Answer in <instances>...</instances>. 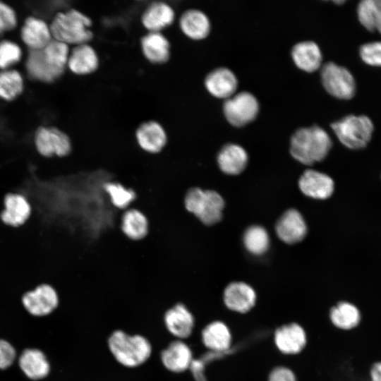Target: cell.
<instances>
[{"label":"cell","instance_id":"cell-1","mask_svg":"<svg viewBox=\"0 0 381 381\" xmlns=\"http://www.w3.org/2000/svg\"><path fill=\"white\" fill-rule=\"evenodd\" d=\"M69 53L67 44L53 38L42 49H28L25 61L28 75L42 83L55 82L67 68Z\"/></svg>","mask_w":381,"mask_h":381},{"label":"cell","instance_id":"cell-2","mask_svg":"<svg viewBox=\"0 0 381 381\" xmlns=\"http://www.w3.org/2000/svg\"><path fill=\"white\" fill-rule=\"evenodd\" d=\"M332 146L327 133L318 126H313L295 131L291 138L290 153L301 164L311 165L323 160Z\"/></svg>","mask_w":381,"mask_h":381},{"label":"cell","instance_id":"cell-3","mask_svg":"<svg viewBox=\"0 0 381 381\" xmlns=\"http://www.w3.org/2000/svg\"><path fill=\"white\" fill-rule=\"evenodd\" d=\"M91 19L75 8L58 12L49 28L52 38L69 46L88 43L93 38Z\"/></svg>","mask_w":381,"mask_h":381},{"label":"cell","instance_id":"cell-4","mask_svg":"<svg viewBox=\"0 0 381 381\" xmlns=\"http://www.w3.org/2000/svg\"><path fill=\"white\" fill-rule=\"evenodd\" d=\"M224 205L222 196L213 189L193 187L187 190L184 198L186 210L206 226H212L222 220Z\"/></svg>","mask_w":381,"mask_h":381},{"label":"cell","instance_id":"cell-5","mask_svg":"<svg viewBox=\"0 0 381 381\" xmlns=\"http://www.w3.org/2000/svg\"><path fill=\"white\" fill-rule=\"evenodd\" d=\"M109 349L122 365L134 368L144 363L150 356L152 347L144 337L128 335L121 330L114 331L108 339Z\"/></svg>","mask_w":381,"mask_h":381},{"label":"cell","instance_id":"cell-6","mask_svg":"<svg viewBox=\"0 0 381 381\" xmlns=\"http://www.w3.org/2000/svg\"><path fill=\"white\" fill-rule=\"evenodd\" d=\"M339 141L346 147L359 150L365 147L371 139L374 126L366 116L349 115L331 124Z\"/></svg>","mask_w":381,"mask_h":381},{"label":"cell","instance_id":"cell-7","mask_svg":"<svg viewBox=\"0 0 381 381\" xmlns=\"http://www.w3.org/2000/svg\"><path fill=\"white\" fill-rule=\"evenodd\" d=\"M34 147L44 158L66 157L73 150V142L64 131L55 126H39L34 133Z\"/></svg>","mask_w":381,"mask_h":381},{"label":"cell","instance_id":"cell-8","mask_svg":"<svg viewBox=\"0 0 381 381\" xmlns=\"http://www.w3.org/2000/svg\"><path fill=\"white\" fill-rule=\"evenodd\" d=\"M321 80L325 90L341 99H349L356 92V82L350 71L333 62H328L321 68Z\"/></svg>","mask_w":381,"mask_h":381},{"label":"cell","instance_id":"cell-9","mask_svg":"<svg viewBox=\"0 0 381 381\" xmlns=\"http://www.w3.org/2000/svg\"><path fill=\"white\" fill-rule=\"evenodd\" d=\"M223 111L230 124L241 127L256 118L259 104L253 95L248 92H241L224 101Z\"/></svg>","mask_w":381,"mask_h":381},{"label":"cell","instance_id":"cell-10","mask_svg":"<svg viewBox=\"0 0 381 381\" xmlns=\"http://www.w3.org/2000/svg\"><path fill=\"white\" fill-rule=\"evenodd\" d=\"M21 302L25 309L31 315L45 316L57 308L59 296L52 285L41 284L23 294Z\"/></svg>","mask_w":381,"mask_h":381},{"label":"cell","instance_id":"cell-11","mask_svg":"<svg viewBox=\"0 0 381 381\" xmlns=\"http://www.w3.org/2000/svg\"><path fill=\"white\" fill-rule=\"evenodd\" d=\"M135 141L143 152L157 155L167 145L168 135L164 128L156 121L142 123L135 133Z\"/></svg>","mask_w":381,"mask_h":381},{"label":"cell","instance_id":"cell-12","mask_svg":"<svg viewBox=\"0 0 381 381\" xmlns=\"http://www.w3.org/2000/svg\"><path fill=\"white\" fill-rule=\"evenodd\" d=\"M4 208L0 218L4 224L11 227H19L26 223L32 213V207L23 194L8 193L4 199Z\"/></svg>","mask_w":381,"mask_h":381},{"label":"cell","instance_id":"cell-13","mask_svg":"<svg viewBox=\"0 0 381 381\" xmlns=\"http://www.w3.org/2000/svg\"><path fill=\"white\" fill-rule=\"evenodd\" d=\"M277 236L284 243L294 244L306 236L307 225L301 214L296 209L286 210L275 226Z\"/></svg>","mask_w":381,"mask_h":381},{"label":"cell","instance_id":"cell-14","mask_svg":"<svg viewBox=\"0 0 381 381\" xmlns=\"http://www.w3.org/2000/svg\"><path fill=\"white\" fill-rule=\"evenodd\" d=\"M223 300L225 306L231 310L245 313L255 305L256 294L248 284L235 282L229 284L224 289Z\"/></svg>","mask_w":381,"mask_h":381},{"label":"cell","instance_id":"cell-15","mask_svg":"<svg viewBox=\"0 0 381 381\" xmlns=\"http://www.w3.org/2000/svg\"><path fill=\"white\" fill-rule=\"evenodd\" d=\"M334 186L333 180L328 175L312 169L305 171L298 181L299 188L304 195L319 200L329 198Z\"/></svg>","mask_w":381,"mask_h":381},{"label":"cell","instance_id":"cell-16","mask_svg":"<svg viewBox=\"0 0 381 381\" xmlns=\"http://www.w3.org/2000/svg\"><path fill=\"white\" fill-rule=\"evenodd\" d=\"M175 11L171 5L164 1L151 3L141 16V23L148 31L162 32V30L173 24Z\"/></svg>","mask_w":381,"mask_h":381},{"label":"cell","instance_id":"cell-17","mask_svg":"<svg viewBox=\"0 0 381 381\" xmlns=\"http://www.w3.org/2000/svg\"><path fill=\"white\" fill-rule=\"evenodd\" d=\"M20 35L28 49H42L52 40L49 25L35 16L25 18Z\"/></svg>","mask_w":381,"mask_h":381},{"label":"cell","instance_id":"cell-18","mask_svg":"<svg viewBox=\"0 0 381 381\" xmlns=\"http://www.w3.org/2000/svg\"><path fill=\"white\" fill-rule=\"evenodd\" d=\"M99 56L88 43L75 46L70 52L67 68L74 74L85 75L94 73L99 67Z\"/></svg>","mask_w":381,"mask_h":381},{"label":"cell","instance_id":"cell-19","mask_svg":"<svg viewBox=\"0 0 381 381\" xmlns=\"http://www.w3.org/2000/svg\"><path fill=\"white\" fill-rule=\"evenodd\" d=\"M205 86L212 96L228 99L235 93L238 87V80L231 70L221 67L212 71L207 75Z\"/></svg>","mask_w":381,"mask_h":381},{"label":"cell","instance_id":"cell-20","mask_svg":"<svg viewBox=\"0 0 381 381\" xmlns=\"http://www.w3.org/2000/svg\"><path fill=\"white\" fill-rule=\"evenodd\" d=\"M274 342L282 353L289 355L296 354L301 352L306 346V332L297 323L285 325L276 330Z\"/></svg>","mask_w":381,"mask_h":381},{"label":"cell","instance_id":"cell-21","mask_svg":"<svg viewBox=\"0 0 381 381\" xmlns=\"http://www.w3.org/2000/svg\"><path fill=\"white\" fill-rule=\"evenodd\" d=\"M164 323L171 334L179 339H184L192 333L194 318L187 307L183 303L179 302L165 313Z\"/></svg>","mask_w":381,"mask_h":381},{"label":"cell","instance_id":"cell-22","mask_svg":"<svg viewBox=\"0 0 381 381\" xmlns=\"http://www.w3.org/2000/svg\"><path fill=\"white\" fill-rule=\"evenodd\" d=\"M140 47L145 58L153 64H163L170 58V42L162 32H147L140 40Z\"/></svg>","mask_w":381,"mask_h":381},{"label":"cell","instance_id":"cell-23","mask_svg":"<svg viewBox=\"0 0 381 381\" xmlns=\"http://www.w3.org/2000/svg\"><path fill=\"white\" fill-rule=\"evenodd\" d=\"M248 156L246 151L236 144H226L219 151L217 162L219 169L229 175H238L246 167Z\"/></svg>","mask_w":381,"mask_h":381},{"label":"cell","instance_id":"cell-24","mask_svg":"<svg viewBox=\"0 0 381 381\" xmlns=\"http://www.w3.org/2000/svg\"><path fill=\"white\" fill-rule=\"evenodd\" d=\"M180 30L190 40H201L206 38L211 29L207 15L198 9H188L181 16L179 21Z\"/></svg>","mask_w":381,"mask_h":381},{"label":"cell","instance_id":"cell-25","mask_svg":"<svg viewBox=\"0 0 381 381\" xmlns=\"http://www.w3.org/2000/svg\"><path fill=\"white\" fill-rule=\"evenodd\" d=\"M164 366L173 373H182L192 365L193 354L184 342L177 340L171 342L161 353Z\"/></svg>","mask_w":381,"mask_h":381},{"label":"cell","instance_id":"cell-26","mask_svg":"<svg viewBox=\"0 0 381 381\" xmlns=\"http://www.w3.org/2000/svg\"><path fill=\"white\" fill-rule=\"evenodd\" d=\"M18 365L23 373L33 380L46 377L50 371L45 354L37 349H25L18 358Z\"/></svg>","mask_w":381,"mask_h":381},{"label":"cell","instance_id":"cell-27","mask_svg":"<svg viewBox=\"0 0 381 381\" xmlns=\"http://www.w3.org/2000/svg\"><path fill=\"white\" fill-rule=\"evenodd\" d=\"M332 325L343 331H351L361 322L362 314L359 308L349 301H340L329 310Z\"/></svg>","mask_w":381,"mask_h":381},{"label":"cell","instance_id":"cell-28","mask_svg":"<svg viewBox=\"0 0 381 381\" xmlns=\"http://www.w3.org/2000/svg\"><path fill=\"white\" fill-rule=\"evenodd\" d=\"M291 56L298 68L308 73L320 68L322 60L318 45L312 41L295 44L291 50Z\"/></svg>","mask_w":381,"mask_h":381},{"label":"cell","instance_id":"cell-29","mask_svg":"<svg viewBox=\"0 0 381 381\" xmlns=\"http://www.w3.org/2000/svg\"><path fill=\"white\" fill-rule=\"evenodd\" d=\"M121 229L129 239L140 241L147 234L148 220L140 210L128 208L122 214Z\"/></svg>","mask_w":381,"mask_h":381},{"label":"cell","instance_id":"cell-30","mask_svg":"<svg viewBox=\"0 0 381 381\" xmlns=\"http://www.w3.org/2000/svg\"><path fill=\"white\" fill-rule=\"evenodd\" d=\"M204 345L212 351L227 349L231 342V335L228 327L221 321L207 325L202 332Z\"/></svg>","mask_w":381,"mask_h":381},{"label":"cell","instance_id":"cell-31","mask_svg":"<svg viewBox=\"0 0 381 381\" xmlns=\"http://www.w3.org/2000/svg\"><path fill=\"white\" fill-rule=\"evenodd\" d=\"M361 24L370 32L381 34V0H363L357 8Z\"/></svg>","mask_w":381,"mask_h":381},{"label":"cell","instance_id":"cell-32","mask_svg":"<svg viewBox=\"0 0 381 381\" xmlns=\"http://www.w3.org/2000/svg\"><path fill=\"white\" fill-rule=\"evenodd\" d=\"M24 90V80L19 71L6 69L0 71V98L13 101L19 97Z\"/></svg>","mask_w":381,"mask_h":381},{"label":"cell","instance_id":"cell-33","mask_svg":"<svg viewBox=\"0 0 381 381\" xmlns=\"http://www.w3.org/2000/svg\"><path fill=\"white\" fill-rule=\"evenodd\" d=\"M243 241L246 250L256 255L265 253L270 246L267 231L259 225L249 226L243 234Z\"/></svg>","mask_w":381,"mask_h":381},{"label":"cell","instance_id":"cell-34","mask_svg":"<svg viewBox=\"0 0 381 381\" xmlns=\"http://www.w3.org/2000/svg\"><path fill=\"white\" fill-rule=\"evenodd\" d=\"M102 188L109 196L111 205L121 210L129 208L136 198L135 193L133 189L127 188L117 182H106L103 184Z\"/></svg>","mask_w":381,"mask_h":381},{"label":"cell","instance_id":"cell-35","mask_svg":"<svg viewBox=\"0 0 381 381\" xmlns=\"http://www.w3.org/2000/svg\"><path fill=\"white\" fill-rule=\"evenodd\" d=\"M22 57V50L20 46L11 40L0 41V69H8L13 65L18 63Z\"/></svg>","mask_w":381,"mask_h":381},{"label":"cell","instance_id":"cell-36","mask_svg":"<svg viewBox=\"0 0 381 381\" xmlns=\"http://www.w3.org/2000/svg\"><path fill=\"white\" fill-rule=\"evenodd\" d=\"M360 56L365 64L381 66V42H372L362 45Z\"/></svg>","mask_w":381,"mask_h":381},{"label":"cell","instance_id":"cell-37","mask_svg":"<svg viewBox=\"0 0 381 381\" xmlns=\"http://www.w3.org/2000/svg\"><path fill=\"white\" fill-rule=\"evenodd\" d=\"M18 18L15 10L8 4L0 1V35L4 32L16 28Z\"/></svg>","mask_w":381,"mask_h":381},{"label":"cell","instance_id":"cell-38","mask_svg":"<svg viewBox=\"0 0 381 381\" xmlns=\"http://www.w3.org/2000/svg\"><path fill=\"white\" fill-rule=\"evenodd\" d=\"M16 358L15 348L5 339H0V370L10 367Z\"/></svg>","mask_w":381,"mask_h":381},{"label":"cell","instance_id":"cell-39","mask_svg":"<svg viewBox=\"0 0 381 381\" xmlns=\"http://www.w3.org/2000/svg\"><path fill=\"white\" fill-rule=\"evenodd\" d=\"M269 381H296V379L289 368L277 367L271 372Z\"/></svg>","mask_w":381,"mask_h":381},{"label":"cell","instance_id":"cell-40","mask_svg":"<svg viewBox=\"0 0 381 381\" xmlns=\"http://www.w3.org/2000/svg\"><path fill=\"white\" fill-rule=\"evenodd\" d=\"M370 381H381V361L373 363L369 370Z\"/></svg>","mask_w":381,"mask_h":381},{"label":"cell","instance_id":"cell-41","mask_svg":"<svg viewBox=\"0 0 381 381\" xmlns=\"http://www.w3.org/2000/svg\"><path fill=\"white\" fill-rule=\"evenodd\" d=\"M334 3L338 4H341L344 3V1H334Z\"/></svg>","mask_w":381,"mask_h":381}]
</instances>
